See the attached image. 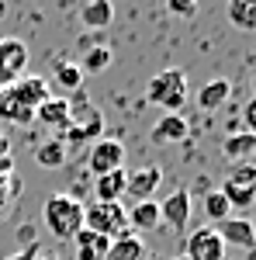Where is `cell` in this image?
<instances>
[{"label":"cell","mask_w":256,"mask_h":260,"mask_svg":"<svg viewBox=\"0 0 256 260\" xmlns=\"http://www.w3.org/2000/svg\"><path fill=\"white\" fill-rule=\"evenodd\" d=\"M24 62H28V49H24V42L18 39H7L0 42V80H4V73H7V80L24 70Z\"/></svg>","instance_id":"10"},{"label":"cell","mask_w":256,"mask_h":260,"mask_svg":"<svg viewBox=\"0 0 256 260\" xmlns=\"http://www.w3.org/2000/svg\"><path fill=\"white\" fill-rule=\"evenodd\" d=\"M66 156H69V149H66L59 139H49V142H42L39 149H35V160H39V167H45V170L62 167V163H66Z\"/></svg>","instance_id":"19"},{"label":"cell","mask_w":256,"mask_h":260,"mask_svg":"<svg viewBox=\"0 0 256 260\" xmlns=\"http://www.w3.org/2000/svg\"><path fill=\"white\" fill-rule=\"evenodd\" d=\"M229 21L242 28V31H253L256 28V0H229Z\"/></svg>","instance_id":"20"},{"label":"cell","mask_w":256,"mask_h":260,"mask_svg":"<svg viewBox=\"0 0 256 260\" xmlns=\"http://www.w3.org/2000/svg\"><path fill=\"white\" fill-rule=\"evenodd\" d=\"M166 7H170V14H177V18H191L197 11V0H166Z\"/></svg>","instance_id":"24"},{"label":"cell","mask_w":256,"mask_h":260,"mask_svg":"<svg viewBox=\"0 0 256 260\" xmlns=\"http://www.w3.org/2000/svg\"><path fill=\"white\" fill-rule=\"evenodd\" d=\"M215 233L225 246L232 243V246H242V250H253V243H256V229L249 219H225L215 225Z\"/></svg>","instance_id":"8"},{"label":"cell","mask_w":256,"mask_h":260,"mask_svg":"<svg viewBox=\"0 0 256 260\" xmlns=\"http://www.w3.org/2000/svg\"><path fill=\"white\" fill-rule=\"evenodd\" d=\"M56 83H59L62 90H80V83H83L80 62H59L56 66Z\"/></svg>","instance_id":"22"},{"label":"cell","mask_w":256,"mask_h":260,"mask_svg":"<svg viewBox=\"0 0 256 260\" xmlns=\"http://www.w3.org/2000/svg\"><path fill=\"white\" fill-rule=\"evenodd\" d=\"M4 260H39V243H28L21 253H11V257H4Z\"/></svg>","instance_id":"25"},{"label":"cell","mask_w":256,"mask_h":260,"mask_svg":"<svg viewBox=\"0 0 256 260\" xmlns=\"http://www.w3.org/2000/svg\"><path fill=\"white\" fill-rule=\"evenodd\" d=\"M107 66H111V45H90L83 52V62H80L83 73H104Z\"/></svg>","instance_id":"21"},{"label":"cell","mask_w":256,"mask_h":260,"mask_svg":"<svg viewBox=\"0 0 256 260\" xmlns=\"http://www.w3.org/2000/svg\"><path fill=\"white\" fill-rule=\"evenodd\" d=\"M42 215H45V229L56 240H73L83 229V201H77L73 194H52Z\"/></svg>","instance_id":"1"},{"label":"cell","mask_w":256,"mask_h":260,"mask_svg":"<svg viewBox=\"0 0 256 260\" xmlns=\"http://www.w3.org/2000/svg\"><path fill=\"white\" fill-rule=\"evenodd\" d=\"M80 21H83L87 28H107V24L115 21V7H111V0H90V4H83Z\"/></svg>","instance_id":"18"},{"label":"cell","mask_w":256,"mask_h":260,"mask_svg":"<svg viewBox=\"0 0 256 260\" xmlns=\"http://www.w3.org/2000/svg\"><path fill=\"white\" fill-rule=\"evenodd\" d=\"M159 184H163V170H159L156 163H149V167L132 170V174L125 177V198H132V201H153V191H156Z\"/></svg>","instance_id":"7"},{"label":"cell","mask_w":256,"mask_h":260,"mask_svg":"<svg viewBox=\"0 0 256 260\" xmlns=\"http://www.w3.org/2000/svg\"><path fill=\"white\" fill-rule=\"evenodd\" d=\"M173 260H187V257H184V253H180V257H173Z\"/></svg>","instance_id":"28"},{"label":"cell","mask_w":256,"mask_h":260,"mask_svg":"<svg viewBox=\"0 0 256 260\" xmlns=\"http://www.w3.org/2000/svg\"><path fill=\"white\" fill-rule=\"evenodd\" d=\"M242 121H246V132H256V101H249V104H246Z\"/></svg>","instance_id":"26"},{"label":"cell","mask_w":256,"mask_h":260,"mask_svg":"<svg viewBox=\"0 0 256 260\" xmlns=\"http://www.w3.org/2000/svg\"><path fill=\"white\" fill-rule=\"evenodd\" d=\"M83 229L100 233L107 240H118L121 233H128V219H125L121 201H94V205H83Z\"/></svg>","instance_id":"3"},{"label":"cell","mask_w":256,"mask_h":260,"mask_svg":"<svg viewBox=\"0 0 256 260\" xmlns=\"http://www.w3.org/2000/svg\"><path fill=\"white\" fill-rule=\"evenodd\" d=\"M222 153L229 156L232 163H249L256 153V132H236V136H229V139L222 142Z\"/></svg>","instance_id":"12"},{"label":"cell","mask_w":256,"mask_h":260,"mask_svg":"<svg viewBox=\"0 0 256 260\" xmlns=\"http://www.w3.org/2000/svg\"><path fill=\"white\" fill-rule=\"evenodd\" d=\"M125 167V146L118 139H100L94 142L90 156H87V170L100 177V174H111V170H121Z\"/></svg>","instance_id":"4"},{"label":"cell","mask_w":256,"mask_h":260,"mask_svg":"<svg viewBox=\"0 0 256 260\" xmlns=\"http://www.w3.org/2000/svg\"><path fill=\"white\" fill-rule=\"evenodd\" d=\"M125 219H128V229H135V233H153L159 225V205L156 201H135L125 212Z\"/></svg>","instance_id":"11"},{"label":"cell","mask_w":256,"mask_h":260,"mask_svg":"<svg viewBox=\"0 0 256 260\" xmlns=\"http://www.w3.org/2000/svg\"><path fill=\"white\" fill-rule=\"evenodd\" d=\"M39 260H59L56 253H39Z\"/></svg>","instance_id":"27"},{"label":"cell","mask_w":256,"mask_h":260,"mask_svg":"<svg viewBox=\"0 0 256 260\" xmlns=\"http://www.w3.org/2000/svg\"><path fill=\"white\" fill-rule=\"evenodd\" d=\"M187 139V121L180 115H163L153 125V142L156 146H170V142H184Z\"/></svg>","instance_id":"13"},{"label":"cell","mask_w":256,"mask_h":260,"mask_svg":"<svg viewBox=\"0 0 256 260\" xmlns=\"http://www.w3.org/2000/svg\"><path fill=\"white\" fill-rule=\"evenodd\" d=\"M35 118L42 121V125H49V128H56V132H62L66 125H69V101H59V98H45L39 104V115Z\"/></svg>","instance_id":"14"},{"label":"cell","mask_w":256,"mask_h":260,"mask_svg":"<svg viewBox=\"0 0 256 260\" xmlns=\"http://www.w3.org/2000/svg\"><path fill=\"white\" fill-rule=\"evenodd\" d=\"M184 257L187 260H225V243L218 240L215 229H197L184 243Z\"/></svg>","instance_id":"6"},{"label":"cell","mask_w":256,"mask_h":260,"mask_svg":"<svg viewBox=\"0 0 256 260\" xmlns=\"http://www.w3.org/2000/svg\"><path fill=\"white\" fill-rule=\"evenodd\" d=\"M125 177H128L125 167L94 177V194H97V201H121V198H125Z\"/></svg>","instance_id":"17"},{"label":"cell","mask_w":256,"mask_h":260,"mask_svg":"<svg viewBox=\"0 0 256 260\" xmlns=\"http://www.w3.org/2000/svg\"><path fill=\"white\" fill-rule=\"evenodd\" d=\"M145 98H149V104H159L166 115H177L184 108V101H187V77H184V70H159L156 77L149 80V87H145Z\"/></svg>","instance_id":"2"},{"label":"cell","mask_w":256,"mask_h":260,"mask_svg":"<svg viewBox=\"0 0 256 260\" xmlns=\"http://www.w3.org/2000/svg\"><path fill=\"white\" fill-rule=\"evenodd\" d=\"M145 243L138 240L135 233H121L118 240H111V250L104 260H145Z\"/></svg>","instance_id":"15"},{"label":"cell","mask_w":256,"mask_h":260,"mask_svg":"<svg viewBox=\"0 0 256 260\" xmlns=\"http://www.w3.org/2000/svg\"><path fill=\"white\" fill-rule=\"evenodd\" d=\"M229 212H232V208H229V201L222 198V191H208V194H204V215L215 222V225L229 219Z\"/></svg>","instance_id":"23"},{"label":"cell","mask_w":256,"mask_h":260,"mask_svg":"<svg viewBox=\"0 0 256 260\" xmlns=\"http://www.w3.org/2000/svg\"><path fill=\"white\" fill-rule=\"evenodd\" d=\"M191 222V191L177 187L173 194H166V201L159 205V225H170L173 233H184Z\"/></svg>","instance_id":"5"},{"label":"cell","mask_w":256,"mask_h":260,"mask_svg":"<svg viewBox=\"0 0 256 260\" xmlns=\"http://www.w3.org/2000/svg\"><path fill=\"white\" fill-rule=\"evenodd\" d=\"M222 191V198L229 201V208H249L256 198V184L253 180H232V177H225V184L218 187Z\"/></svg>","instance_id":"16"},{"label":"cell","mask_w":256,"mask_h":260,"mask_svg":"<svg viewBox=\"0 0 256 260\" xmlns=\"http://www.w3.org/2000/svg\"><path fill=\"white\" fill-rule=\"evenodd\" d=\"M229 98H232V80L218 77V80H208L197 90V108L201 111H218L222 104H229Z\"/></svg>","instance_id":"9"},{"label":"cell","mask_w":256,"mask_h":260,"mask_svg":"<svg viewBox=\"0 0 256 260\" xmlns=\"http://www.w3.org/2000/svg\"><path fill=\"white\" fill-rule=\"evenodd\" d=\"M0 212H4V201H0ZM0 219H4V215H0Z\"/></svg>","instance_id":"29"}]
</instances>
